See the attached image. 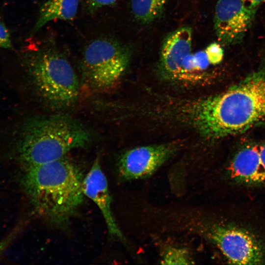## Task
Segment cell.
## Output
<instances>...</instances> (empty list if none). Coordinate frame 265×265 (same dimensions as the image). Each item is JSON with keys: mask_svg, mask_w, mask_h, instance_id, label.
Instances as JSON below:
<instances>
[{"mask_svg": "<svg viewBox=\"0 0 265 265\" xmlns=\"http://www.w3.org/2000/svg\"><path fill=\"white\" fill-rule=\"evenodd\" d=\"M257 10L242 0H218L215 8L214 27L220 44L230 46L241 42Z\"/></svg>", "mask_w": 265, "mask_h": 265, "instance_id": "7", "label": "cell"}, {"mask_svg": "<svg viewBox=\"0 0 265 265\" xmlns=\"http://www.w3.org/2000/svg\"><path fill=\"white\" fill-rule=\"evenodd\" d=\"M79 3V0H47L40 8L31 33H35L52 21L72 20L77 14Z\"/></svg>", "mask_w": 265, "mask_h": 265, "instance_id": "12", "label": "cell"}, {"mask_svg": "<svg viewBox=\"0 0 265 265\" xmlns=\"http://www.w3.org/2000/svg\"><path fill=\"white\" fill-rule=\"evenodd\" d=\"M205 51L210 64L217 65L222 61L224 52L220 44L212 43L206 48Z\"/></svg>", "mask_w": 265, "mask_h": 265, "instance_id": "15", "label": "cell"}, {"mask_svg": "<svg viewBox=\"0 0 265 265\" xmlns=\"http://www.w3.org/2000/svg\"><path fill=\"white\" fill-rule=\"evenodd\" d=\"M229 170L231 177L238 182L265 183V144L242 148L234 157Z\"/></svg>", "mask_w": 265, "mask_h": 265, "instance_id": "11", "label": "cell"}, {"mask_svg": "<svg viewBox=\"0 0 265 265\" xmlns=\"http://www.w3.org/2000/svg\"><path fill=\"white\" fill-rule=\"evenodd\" d=\"M174 146L160 144L138 147L126 152L118 162L120 177L132 180L153 174L173 155Z\"/></svg>", "mask_w": 265, "mask_h": 265, "instance_id": "8", "label": "cell"}, {"mask_svg": "<svg viewBox=\"0 0 265 265\" xmlns=\"http://www.w3.org/2000/svg\"><path fill=\"white\" fill-rule=\"evenodd\" d=\"M190 119L206 137L218 138L265 123V68L219 94L194 103Z\"/></svg>", "mask_w": 265, "mask_h": 265, "instance_id": "1", "label": "cell"}, {"mask_svg": "<svg viewBox=\"0 0 265 265\" xmlns=\"http://www.w3.org/2000/svg\"><path fill=\"white\" fill-rule=\"evenodd\" d=\"M83 179L79 167L64 157L26 168L22 182L38 213L61 226L83 201Z\"/></svg>", "mask_w": 265, "mask_h": 265, "instance_id": "2", "label": "cell"}, {"mask_svg": "<svg viewBox=\"0 0 265 265\" xmlns=\"http://www.w3.org/2000/svg\"><path fill=\"white\" fill-rule=\"evenodd\" d=\"M28 66L40 95L59 106H69L78 99V77L68 59L57 50L41 49L28 57Z\"/></svg>", "mask_w": 265, "mask_h": 265, "instance_id": "4", "label": "cell"}, {"mask_svg": "<svg viewBox=\"0 0 265 265\" xmlns=\"http://www.w3.org/2000/svg\"><path fill=\"white\" fill-rule=\"evenodd\" d=\"M91 135L81 124L69 116L35 118L24 125L18 150L26 168L65 157L70 151L86 146Z\"/></svg>", "mask_w": 265, "mask_h": 265, "instance_id": "3", "label": "cell"}, {"mask_svg": "<svg viewBox=\"0 0 265 265\" xmlns=\"http://www.w3.org/2000/svg\"><path fill=\"white\" fill-rule=\"evenodd\" d=\"M18 229L13 230L6 238L0 242V258L10 244L15 238L18 234Z\"/></svg>", "mask_w": 265, "mask_h": 265, "instance_id": "18", "label": "cell"}, {"mask_svg": "<svg viewBox=\"0 0 265 265\" xmlns=\"http://www.w3.org/2000/svg\"><path fill=\"white\" fill-rule=\"evenodd\" d=\"M192 41V29L188 26L174 31L165 38L160 50V64L168 77L181 79L184 60L191 53Z\"/></svg>", "mask_w": 265, "mask_h": 265, "instance_id": "10", "label": "cell"}, {"mask_svg": "<svg viewBox=\"0 0 265 265\" xmlns=\"http://www.w3.org/2000/svg\"><path fill=\"white\" fill-rule=\"evenodd\" d=\"M91 11H95L104 7L111 5L117 0H84Z\"/></svg>", "mask_w": 265, "mask_h": 265, "instance_id": "16", "label": "cell"}, {"mask_svg": "<svg viewBox=\"0 0 265 265\" xmlns=\"http://www.w3.org/2000/svg\"><path fill=\"white\" fill-rule=\"evenodd\" d=\"M11 41L8 31L4 25L0 21V48L10 49Z\"/></svg>", "mask_w": 265, "mask_h": 265, "instance_id": "17", "label": "cell"}, {"mask_svg": "<svg viewBox=\"0 0 265 265\" xmlns=\"http://www.w3.org/2000/svg\"><path fill=\"white\" fill-rule=\"evenodd\" d=\"M131 5L136 20L141 24L148 25L162 16L166 0H131Z\"/></svg>", "mask_w": 265, "mask_h": 265, "instance_id": "13", "label": "cell"}, {"mask_svg": "<svg viewBox=\"0 0 265 265\" xmlns=\"http://www.w3.org/2000/svg\"><path fill=\"white\" fill-rule=\"evenodd\" d=\"M163 265H188L193 264L189 252L180 247H170L165 250L161 257Z\"/></svg>", "mask_w": 265, "mask_h": 265, "instance_id": "14", "label": "cell"}, {"mask_svg": "<svg viewBox=\"0 0 265 265\" xmlns=\"http://www.w3.org/2000/svg\"><path fill=\"white\" fill-rule=\"evenodd\" d=\"M245 3L250 6L258 8V7L262 3L265 2V0H242Z\"/></svg>", "mask_w": 265, "mask_h": 265, "instance_id": "19", "label": "cell"}, {"mask_svg": "<svg viewBox=\"0 0 265 265\" xmlns=\"http://www.w3.org/2000/svg\"><path fill=\"white\" fill-rule=\"evenodd\" d=\"M82 191L84 196L90 198L99 208L109 234L120 240H124L112 212L111 198L107 181L98 159H95L89 171L83 179Z\"/></svg>", "mask_w": 265, "mask_h": 265, "instance_id": "9", "label": "cell"}, {"mask_svg": "<svg viewBox=\"0 0 265 265\" xmlns=\"http://www.w3.org/2000/svg\"><path fill=\"white\" fill-rule=\"evenodd\" d=\"M209 235L230 263L258 265L265 261L262 244L253 234L244 229L218 225L212 228Z\"/></svg>", "mask_w": 265, "mask_h": 265, "instance_id": "6", "label": "cell"}, {"mask_svg": "<svg viewBox=\"0 0 265 265\" xmlns=\"http://www.w3.org/2000/svg\"><path fill=\"white\" fill-rule=\"evenodd\" d=\"M131 56L129 48L114 39L101 37L85 47L81 60L86 82L97 91L108 90L127 69Z\"/></svg>", "mask_w": 265, "mask_h": 265, "instance_id": "5", "label": "cell"}]
</instances>
